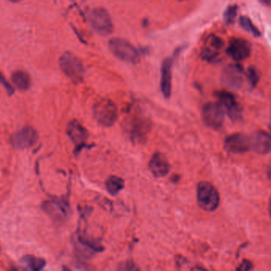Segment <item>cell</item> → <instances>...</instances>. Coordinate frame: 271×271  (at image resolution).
Listing matches in <instances>:
<instances>
[{
  "label": "cell",
  "instance_id": "11",
  "mask_svg": "<svg viewBox=\"0 0 271 271\" xmlns=\"http://www.w3.org/2000/svg\"><path fill=\"white\" fill-rule=\"evenodd\" d=\"M224 147L226 151L231 154H243L250 149V139L243 134H233L226 138Z\"/></svg>",
  "mask_w": 271,
  "mask_h": 271
},
{
  "label": "cell",
  "instance_id": "8",
  "mask_svg": "<svg viewBox=\"0 0 271 271\" xmlns=\"http://www.w3.org/2000/svg\"><path fill=\"white\" fill-rule=\"evenodd\" d=\"M251 46L250 42L240 38H233L229 41L227 53L233 60L241 61L247 59L250 55Z\"/></svg>",
  "mask_w": 271,
  "mask_h": 271
},
{
  "label": "cell",
  "instance_id": "3",
  "mask_svg": "<svg viewBox=\"0 0 271 271\" xmlns=\"http://www.w3.org/2000/svg\"><path fill=\"white\" fill-rule=\"evenodd\" d=\"M93 112L97 122L103 127H111L119 116L116 104L109 99L98 101L94 106Z\"/></svg>",
  "mask_w": 271,
  "mask_h": 271
},
{
  "label": "cell",
  "instance_id": "9",
  "mask_svg": "<svg viewBox=\"0 0 271 271\" xmlns=\"http://www.w3.org/2000/svg\"><path fill=\"white\" fill-rule=\"evenodd\" d=\"M220 104L224 109V112L228 114L230 119L233 121L240 119L241 117V109L237 102V99L231 93L228 92L221 91L217 93Z\"/></svg>",
  "mask_w": 271,
  "mask_h": 271
},
{
  "label": "cell",
  "instance_id": "10",
  "mask_svg": "<svg viewBox=\"0 0 271 271\" xmlns=\"http://www.w3.org/2000/svg\"><path fill=\"white\" fill-rule=\"evenodd\" d=\"M37 139L38 136L34 129L32 128H25L12 135L11 142L13 147L21 150L31 147L37 142Z\"/></svg>",
  "mask_w": 271,
  "mask_h": 271
},
{
  "label": "cell",
  "instance_id": "19",
  "mask_svg": "<svg viewBox=\"0 0 271 271\" xmlns=\"http://www.w3.org/2000/svg\"><path fill=\"white\" fill-rule=\"evenodd\" d=\"M240 24L241 25L246 31L249 32V33H252V34L256 36V37H259L260 36V32L258 30L257 27L254 26V24L250 21L247 16H241L240 17Z\"/></svg>",
  "mask_w": 271,
  "mask_h": 271
},
{
  "label": "cell",
  "instance_id": "7",
  "mask_svg": "<svg viewBox=\"0 0 271 271\" xmlns=\"http://www.w3.org/2000/svg\"><path fill=\"white\" fill-rule=\"evenodd\" d=\"M224 41L217 35L212 34L205 41L201 56L205 61L215 63L220 61V51L224 47Z\"/></svg>",
  "mask_w": 271,
  "mask_h": 271
},
{
  "label": "cell",
  "instance_id": "17",
  "mask_svg": "<svg viewBox=\"0 0 271 271\" xmlns=\"http://www.w3.org/2000/svg\"><path fill=\"white\" fill-rule=\"evenodd\" d=\"M12 82L20 90H27L30 86V77L27 73L17 70L13 73Z\"/></svg>",
  "mask_w": 271,
  "mask_h": 271
},
{
  "label": "cell",
  "instance_id": "13",
  "mask_svg": "<svg viewBox=\"0 0 271 271\" xmlns=\"http://www.w3.org/2000/svg\"><path fill=\"white\" fill-rule=\"evenodd\" d=\"M244 71L239 65H229L224 69L222 81L224 84L233 88H239L243 81Z\"/></svg>",
  "mask_w": 271,
  "mask_h": 271
},
{
  "label": "cell",
  "instance_id": "20",
  "mask_svg": "<svg viewBox=\"0 0 271 271\" xmlns=\"http://www.w3.org/2000/svg\"><path fill=\"white\" fill-rule=\"evenodd\" d=\"M237 11H238V6L237 5H231L226 9V11H224V19L227 24L231 25L234 23L237 17Z\"/></svg>",
  "mask_w": 271,
  "mask_h": 271
},
{
  "label": "cell",
  "instance_id": "18",
  "mask_svg": "<svg viewBox=\"0 0 271 271\" xmlns=\"http://www.w3.org/2000/svg\"><path fill=\"white\" fill-rule=\"evenodd\" d=\"M124 186H125V182L123 179L117 176H111L106 182V190L113 196L122 191L124 189Z\"/></svg>",
  "mask_w": 271,
  "mask_h": 271
},
{
  "label": "cell",
  "instance_id": "24",
  "mask_svg": "<svg viewBox=\"0 0 271 271\" xmlns=\"http://www.w3.org/2000/svg\"><path fill=\"white\" fill-rule=\"evenodd\" d=\"M252 267H253V266H252L251 262L247 260H244L240 265L237 271H250L252 269Z\"/></svg>",
  "mask_w": 271,
  "mask_h": 271
},
{
  "label": "cell",
  "instance_id": "12",
  "mask_svg": "<svg viewBox=\"0 0 271 271\" xmlns=\"http://www.w3.org/2000/svg\"><path fill=\"white\" fill-rule=\"evenodd\" d=\"M250 148L260 154H268L271 151V136L266 131H256L249 137Z\"/></svg>",
  "mask_w": 271,
  "mask_h": 271
},
{
  "label": "cell",
  "instance_id": "1",
  "mask_svg": "<svg viewBox=\"0 0 271 271\" xmlns=\"http://www.w3.org/2000/svg\"><path fill=\"white\" fill-rule=\"evenodd\" d=\"M197 201L201 208L214 212L220 205L219 192L209 182H200L197 188Z\"/></svg>",
  "mask_w": 271,
  "mask_h": 271
},
{
  "label": "cell",
  "instance_id": "21",
  "mask_svg": "<svg viewBox=\"0 0 271 271\" xmlns=\"http://www.w3.org/2000/svg\"><path fill=\"white\" fill-rule=\"evenodd\" d=\"M246 76H247V79H248L249 82L251 84V86H256L257 84L258 81H259V74H258L256 68L253 67H250L247 69V72L246 73Z\"/></svg>",
  "mask_w": 271,
  "mask_h": 271
},
{
  "label": "cell",
  "instance_id": "27",
  "mask_svg": "<svg viewBox=\"0 0 271 271\" xmlns=\"http://www.w3.org/2000/svg\"><path fill=\"white\" fill-rule=\"evenodd\" d=\"M269 129H270V131H271V119H270V123H269Z\"/></svg>",
  "mask_w": 271,
  "mask_h": 271
},
{
  "label": "cell",
  "instance_id": "26",
  "mask_svg": "<svg viewBox=\"0 0 271 271\" xmlns=\"http://www.w3.org/2000/svg\"><path fill=\"white\" fill-rule=\"evenodd\" d=\"M64 271H71V269H68V267H65L64 268Z\"/></svg>",
  "mask_w": 271,
  "mask_h": 271
},
{
  "label": "cell",
  "instance_id": "6",
  "mask_svg": "<svg viewBox=\"0 0 271 271\" xmlns=\"http://www.w3.org/2000/svg\"><path fill=\"white\" fill-rule=\"evenodd\" d=\"M202 118L205 124L212 129H219L224 120V111L218 103H206L202 110Z\"/></svg>",
  "mask_w": 271,
  "mask_h": 271
},
{
  "label": "cell",
  "instance_id": "25",
  "mask_svg": "<svg viewBox=\"0 0 271 271\" xmlns=\"http://www.w3.org/2000/svg\"><path fill=\"white\" fill-rule=\"evenodd\" d=\"M269 213H270V215H271V197H270V199H269Z\"/></svg>",
  "mask_w": 271,
  "mask_h": 271
},
{
  "label": "cell",
  "instance_id": "22",
  "mask_svg": "<svg viewBox=\"0 0 271 271\" xmlns=\"http://www.w3.org/2000/svg\"><path fill=\"white\" fill-rule=\"evenodd\" d=\"M119 271H140V269L133 262L127 261L121 266Z\"/></svg>",
  "mask_w": 271,
  "mask_h": 271
},
{
  "label": "cell",
  "instance_id": "14",
  "mask_svg": "<svg viewBox=\"0 0 271 271\" xmlns=\"http://www.w3.org/2000/svg\"><path fill=\"white\" fill-rule=\"evenodd\" d=\"M170 164L167 157L161 153H155L149 161V169L155 177H164L170 171Z\"/></svg>",
  "mask_w": 271,
  "mask_h": 271
},
{
  "label": "cell",
  "instance_id": "15",
  "mask_svg": "<svg viewBox=\"0 0 271 271\" xmlns=\"http://www.w3.org/2000/svg\"><path fill=\"white\" fill-rule=\"evenodd\" d=\"M172 59L166 58L161 67V91L166 99H168L171 95V81H172V74H171V67H172Z\"/></svg>",
  "mask_w": 271,
  "mask_h": 271
},
{
  "label": "cell",
  "instance_id": "23",
  "mask_svg": "<svg viewBox=\"0 0 271 271\" xmlns=\"http://www.w3.org/2000/svg\"><path fill=\"white\" fill-rule=\"evenodd\" d=\"M0 84H2L6 87V89L7 90V93H8L9 95L14 93L12 86L6 81V79L4 78V75L1 73H0Z\"/></svg>",
  "mask_w": 271,
  "mask_h": 271
},
{
  "label": "cell",
  "instance_id": "2",
  "mask_svg": "<svg viewBox=\"0 0 271 271\" xmlns=\"http://www.w3.org/2000/svg\"><path fill=\"white\" fill-rule=\"evenodd\" d=\"M109 46L114 56L122 61L131 64L139 62V52L127 40L122 38H113L109 42Z\"/></svg>",
  "mask_w": 271,
  "mask_h": 271
},
{
  "label": "cell",
  "instance_id": "4",
  "mask_svg": "<svg viewBox=\"0 0 271 271\" xmlns=\"http://www.w3.org/2000/svg\"><path fill=\"white\" fill-rule=\"evenodd\" d=\"M60 66L65 75L73 81L79 82L84 78L85 74L84 65L80 58L72 55L71 52H65L61 57Z\"/></svg>",
  "mask_w": 271,
  "mask_h": 271
},
{
  "label": "cell",
  "instance_id": "5",
  "mask_svg": "<svg viewBox=\"0 0 271 271\" xmlns=\"http://www.w3.org/2000/svg\"><path fill=\"white\" fill-rule=\"evenodd\" d=\"M88 20L93 30L99 34H110L113 31V23L110 14L105 9L96 7L88 14Z\"/></svg>",
  "mask_w": 271,
  "mask_h": 271
},
{
  "label": "cell",
  "instance_id": "16",
  "mask_svg": "<svg viewBox=\"0 0 271 271\" xmlns=\"http://www.w3.org/2000/svg\"><path fill=\"white\" fill-rule=\"evenodd\" d=\"M67 133L77 147L84 145L88 138L87 129L76 120L71 121L68 123Z\"/></svg>",
  "mask_w": 271,
  "mask_h": 271
}]
</instances>
